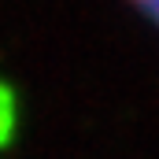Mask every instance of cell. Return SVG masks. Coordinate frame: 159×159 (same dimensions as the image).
<instances>
[{
	"label": "cell",
	"instance_id": "obj_1",
	"mask_svg": "<svg viewBox=\"0 0 159 159\" xmlns=\"http://www.w3.org/2000/svg\"><path fill=\"white\" fill-rule=\"evenodd\" d=\"M141 4H144V7H148V11H152V15L159 19V0H141Z\"/></svg>",
	"mask_w": 159,
	"mask_h": 159
}]
</instances>
